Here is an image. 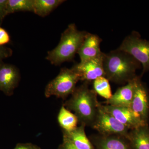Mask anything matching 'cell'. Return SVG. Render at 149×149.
Here are the masks:
<instances>
[{"instance_id":"ba28073f","label":"cell","mask_w":149,"mask_h":149,"mask_svg":"<svg viewBox=\"0 0 149 149\" xmlns=\"http://www.w3.org/2000/svg\"><path fill=\"white\" fill-rule=\"evenodd\" d=\"M104 53L96 58L80 62L72 68L80 76V80L89 82L98 77H105L103 65Z\"/></svg>"},{"instance_id":"9c48e42d","label":"cell","mask_w":149,"mask_h":149,"mask_svg":"<svg viewBox=\"0 0 149 149\" xmlns=\"http://www.w3.org/2000/svg\"><path fill=\"white\" fill-rule=\"evenodd\" d=\"M18 69L13 65L0 62V91L7 96H11L20 80Z\"/></svg>"},{"instance_id":"7402d4cb","label":"cell","mask_w":149,"mask_h":149,"mask_svg":"<svg viewBox=\"0 0 149 149\" xmlns=\"http://www.w3.org/2000/svg\"><path fill=\"white\" fill-rule=\"evenodd\" d=\"M13 54V50L10 48L4 46H0V62L4 59L10 57Z\"/></svg>"},{"instance_id":"277c9868","label":"cell","mask_w":149,"mask_h":149,"mask_svg":"<svg viewBox=\"0 0 149 149\" xmlns=\"http://www.w3.org/2000/svg\"><path fill=\"white\" fill-rule=\"evenodd\" d=\"M79 80L80 76L72 68H62L58 75L46 86L45 96L47 98L55 96L65 100L74 92Z\"/></svg>"},{"instance_id":"7a4b0ae2","label":"cell","mask_w":149,"mask_h":149,"mask_svg":"<svg viewBox=\"0 0 149 149\" xmlns=\"http://www.w3.org/2000/svg\"><path fill=\"white\" fill-rule=\"evenodd\" d=\"M88 82L76 88L72 96L63 104L66 108L74 112L81 124L92 125L95 118L99 103L97 93L90 89Z\"/></svg>"},{"instance_id":"603a6c76","label":"cell","mask_w":149,"mask_h":149,"mask_svg":"<svg viewBox=\"0 0 149 149\" xmlns=\"http://www.w3.org/2000/svg\"><path fill=\"white\" fill-rule=\"evenodd\" d=\"M13 149H41L40 147L37 146L36 145L27 143L17 144L16 147Z\"/></svg>"},{"instance_id":"cb8c5ba5","label":"cell","mask_w":149,"mask_h":149,"mask_svg":"<svg viewBox=\"0 0 149 149\" xmlns=\"http://www.w3.org/2000/svg\"><path fill=\"white\" fill-rule=\"evenodd\" d=\"M59 149H77L73 146L68 141L63 139V142L62 144L60 146Z\"/></svg>"},{"instance_id":"30bf717a","label":"cell","mask_w":149,"mask_h":149,"mask_svg":"<svg viewBox=\"0 0 149 149\" xmlns=\"http://www.w3.org/2000/svg\"><path fill=\"white\" fill-rule=\"evenodd\" d=\"M101 107L104 110L111 115L129 130L146 125L142 122L130 107H115L107 104L101 105Z\"/></svg>"},{"instance_id":"ffe728a7","label":"cell","mask_w":149,"mask_h":149,"mask_svg":"<svg viewBox=\"0 0 149 149\" xmlns=\"http://www.w3.org/2000/svg\"><path fill=\"white\" fill-rule=\"evenodd\" d=\"M10 41V37L5 29L0 27V46H4Z\"/></svg>"},{"instance_id":"5bb4252c","label":"cell","mask_w":149,"mask_h":149,"mask_svg":"<svg viewBox=\"0 0 149 149\" xmlns=\"http://www.w3.org/2000/svg\"><path fill=\"white\" fill-rule=\"evenodd\" d=\"M126 139L131 149H149V128L142 125L129 132Z\"/></svg>"},{"instance_id":"2e32d148","label":"cell","mask_w":149,"mask_h":149,"mask_svg":"<svg viewBox=\"0 0 149 149\" xmlns=\"http://www.w3.org/2000/svg\"><path fill=\"white\" fill-rule=\"evenodd\" d=\"M58 122L65 131H70L77 127L78 118L74 113L68 109L63 105L58 116Z\"/></svg>"},{"instance_id":"ac0fdd59","label":"cell","mask_w":149,"mask_h":149,"mask_svg":"<svg viewBox=\"0 0 149 149\" xmlns=\"http://www.w3.org/2000/svg\"><path fill=\"white\" fill-rule=\"evenodd\" d=\"M21 11L33 12V0H8V15Z\"/></svg>"},{"instance_id":"9a60e30c","label":"cell","mask_w":149,"mask_h":149,"mask_svg":"<svg viewBox=\"0 0 149 149\" xmlns=\"http://www.w3.org/2000/svg\"><path fill=\"white\" fill-rule=\"evenodd\" d=\"M123 136H103L97 142L98 149H131L130 145L126 143ZM125 138V137H124Z\"/></svg>"},{"instance_id":"3957f363","label":"cell","mask_w":149,"mask_h":149,"mask_svg":"<svg viewBox=\"0 0 149 149\" xmlns=\"http://www.w3.org/2000/svg\"><path fill=\"white\" fill-rule=\"evenodd\" d=\"M88 33L78 30L74 24H69L62 34L58 45L52 50L48 52L46 59L55 65L72 61Z\"/></svg>"},{"instance_id":"6da1fadb","label":"cell","mask_w":149,"mask_h":149,"mask_svg":"<svg viewBox=\"0 0 149 149\" xmlns=\"http://www.w3.org/2000/svg\"><path fill=\"white\" fill-rule=\"evenodd\" d=\"M105 77L117 84L127 83L137 75L136 71L142 65L130 54L118 49L104 54Z\"/></svg>"},{"instance_id":"52a82bcc","label":"cell","mask_w":149,"mask_h":149,"mask_svg":"<svg viewBox=\"0 0 149 149\" xmlns=\"http://www.w3.org/2000/svg\"><path fill=\"white\" fill-rule=\"evenodd\" d=\"M130 108L142 122L148 125L149 95L146 85L141 81V76L136 77L135 92Z\"/></svg>"},{"instance_id":"44dd1931","label":"cell","mask_w":149,"mask_h":149,"mask_svg":"<svg viewBox=\"0 0 149 149\" xmlns=\"http://www.w3.org/2000/svg\"><path fill=\"white\" fill-rule=\"evenodd\" d=\"M8 0H0V24L2 23L4 19L8 15L7 13Z\"/></svg>"},{"instance_id":"7c38bea8","label":"cell","mask_w":149,"mask_h":149,"mask_svg":"<svg viewBox=\"0 0 149 149\" xmlns=\"http://www.w3.org/2000/svg\"><path fill=\"white\" fill-rule=\"evenodd\" d=\"M136 77L137 76L126 85L118 88L111 97L106 101V104L130 108L135 92Z\"/></svg>"},{"instance_id":"8992f818","label":"cell","mask_w":149,"mask_h":149,"mask_svg":"<svg viewBox=\"0 0 149 149\" xmlns=\"http://www.w3.org/2000/svg\"><path fill=\"white\" fill-rule=\"evenodd\" d=\"M92 125L103 136L116 135L123 136L126 139L129 133V129L104 110L100 104Z\"/></svg>"},{"instance_id":"e0dca14e","label":"cell","mask_w":149,"mask_h":149,"mask_svg":"<svg viewBox=\"0 0 149 149\" xmlns=\"http://www.w3.org/2000/svg\"><path fill=\"white\" fill-rule=\"evenodd\" d=\"M64 1L63 0H33V13L45 17Z\"/></svg>"},{"instance_id":"4fadbf2b","label":"cell","mask_w":149,"mask_h":149,"mask_svg":"<svg viewBox=\"0 0 149 149\" xmlns=\"http://www.w3.org/2000/svg\"><path fill=\"white\" fill-rule=\"evenodd\" d=\"M86 125L81 124L74 130L70 131L62 130L63 139L68 141L77 149H94L91 141L85 133Z\"/></svg>"},{"instance_id":"5b68a950","label":"cell","mask_w":149,"mask_h":149,"mask_svg":"<svg viewBox=\"0 0 149 149\" xmlns=\"http://www.w3.org/2000/svg\"><path fill=\"white\" fill-rule=\"evenodd\" d=\"M118 49L129 54L141 63V77L149 71V41L142 39L139 32L133 31L127 36Z\"/></svg>"},{"instance_id":"d6986e66","label":"cell","mask_w":149,"mask_h":149,"mask_svg":"<svg viewBox=\"0 0 149 149\" xmlns=\"http://www.w3.org/2000/svg\"><path fill=\"white\" fill-rule=\"evenodd\" d=\"M93 85L94 91L97 94L107 100L111 97L112 94L109 80L105 77H98L94 80Z\"/></svg>"},{"instance_id":"8fae6325","label":"cell","mask_w":149,"mask_h":149,"mask_svg":"<svg viewBox=\"0 0 149 149\" xmlns=\"http://www.w3.org/2000/svg\"><path fill=\"white\" fill-rule=\"evenodd\" d=\"M102 39L98 35L88 33L80 46L77 54L80 62L96 58L102 55L100 49Z\"/></svg>"}]
</instances>
